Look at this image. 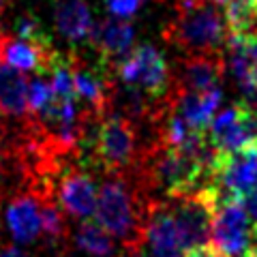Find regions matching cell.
<instances>
[{
    "label": "cell",
    "instance_id": "6da1fadb",
    "mask_svg": "<svg viewBox=\"0 0 257 257\" xmlns=\"http://www.w3.org/2000/svg\"><path fill=\"white\" fill-rule=\"evenodd\" d=\"M146 142H140L138 122L118 109H111L88 128L79 148L82 163L94 174H133L140 165Z\"/></svg>",
    "mask_w": 257,
    "mask_h": 257
},
{
    "label": "cell",
    "instance_id": "7a4b0ae2",
    "mask_svg": "<svg viewBox=\"0 0 257 257\" xmlns=\"http://www.w3.org/2000/svg\"><path fill=\"white\" fill-rule=\"evenodd\" d=\"M152 204L155 199L146 193L135 174L103 176L94 221L118 238L124 251L135 253L140 248Z\"/></svg>",
    "mask_w": 257,
    "mask_h": 257
},
{
    "label": "cell",
    "instance_id": "3957f363",
    "mask_svg": "<svg viewBox=\"0 0 257 257\" xmlns=\"http://www.w3.org/2000/svg\"><path fill=\"white\" fill-rule=\"evenodd\" d=\"M229 26L214 0H174V15L163 26V39L187 56L223 54Z\"/></svg>",
    "mask_w": 257,
    "mask_h": 257
},
{
    "label": "cell",
    "instance_id": "277c9868",
    "mask_svg": "<svg viewBox=\"0 0 257 257\" xmlns=\"http://www.w3.org/2000/svg\"><path fill=\"white\" fill-rule=\"evenodd\" d=\"M111 75L122 90L142 94L155 105L167 107V99L174 90V69L159 47L150 43L133 47L114 67Z\"/></svg>",
    "mask_w": 257,
    "mask_h": 257
},
{
    "label": "cell",
    "instance_id": "5b68a950",
    "mask_svg": "<svg viewBox=\"0 0 257 257\" xmlns=\"http://www.w3.org/2000/svg\"><path fill=\"white\" fill-rule=\"evenodd\" d=\"M257 187V142L246 146L219 152L212 170V182L204 191L212 197L214 206L227 199H242Z\"/></svg>",
    "mask_w": 257,
    "mask_h": 257
},
{
    "label": "cell",
    "instance_id": "8992f818",
    "mask_svg": "<svg viewBox=\"0 0 257 257\" xmlns=\"http://www.w3.org/2000/svg\"><path fill=\"white\" fill-rule=\"evenodd\" d=\"M92 176L94 172L88 170L79 157H75L67 161L54 178L56 202L60 204L69 219H75L77 223L88 221L96 212L99 191H96V182Z\"/></svg>",
    "mask_w": 257,
    "mask_h": 257
},
{
    "label": "cell",
    "instance_id": "52a82bcc",
    "mask_svg": "<svg viewBox=\"0 0 257 257\" xmlns=\"http://www.w3.org/2000/svg\"><path fill=\"white\" fill-rule=\"evenodd\" d=\"M187 253L189 251L180 236L170 199L167 202H155L148 212L142 242L135 255L138 257H187Z\"/></svg>",
    "mask_w": 257,
    "mask_h": 257
},
{
    "label": "cell",
    "instance_id": "ba28073f",
    "mask_svg": "<svg viewBox=\"0 0 257 257\" xmlns=\"http://www.w3.org/2000/svg\"><path fill=\"white\" fill-rule=\"evenodd\" d=\"M251 221L238 199H227L214 206L212 244L225 257H246L253 244Z\"/></svg>",
    "mask_w": 257,
    "mask_h": 257
},
{
    "label": "cell",
    "instance_id": "9c48e42d",
    "mask_svg": "<svg viewBox=\"0 0 257 257\" xmlns=\"http://www.w3.org/2000/svg\"><path fill=\"white\" fill-rule=\"evenodd\" d=\"M5 227L15 244H35L43 238L41 195L28 184H15L7 204Z\"/></svg>",
    "mask_w": 257,
    "mask_h": 257
},
{
    "label": "cell",
    "instance_id": "30bf717a",
    "mask_svg": "<svg viewBox=\"0 0 257 257\" xmlns=\"http://www.w3.org/2000/svg\"><path fill=\"white\" fill-rule=\"evenodd\" d=\"M172 212L178 223L180 236L187 251L197 246H206L212 240V221H214V202L206 191L193 193L187 197L170 199Z\"/></svg>",
    "mask_w": 257,
    "mask_h": 257
},
{
    "label": "cell",
    "instance_id": "8fae6325",
    "mask_svg": "<svg viewBox=\"0 0 257 257\" xmlns=\"http://www.w3.org/2000/svg\"><path fill=\"white\" fill-rule=\"evenodd\" d=\"M62 52L56 47H43L32 41H24L13 32L0 28V64L18 69L22 73L47 75L60 60Z\"/></svg>",
    "mask_w": 257,
    "mask_h": 257
},
{
    "label": "cell",
    "instance_id": "7c38bea8",
    "mask_svg": "<svg viewBox=\"0 0 257 257\" xmlns=\"http://www.w3.org/2000/svg\"><path fill=\"white\" fill-rule=\"evenodd\" d=\"M208 142L212 144L216 152H231L253 144V114L246 101H238L221 114H216L208 126Z\"/></svg>",
    "mask_w": 257,
    "mask_h": 257
},
{
    "label": "cell",
    "instance_id": "4fadbf2b",
    "mask_svg": "<svg viewBox=\"0 0 257 257\" xmlns=\"http://www.w3.org/2000/svg\"><path fill=\"white\" fill-rule=\"evenodd\" d=\"M133 39L135 28L131 22L126 18L107 15L105 20H101L94 26L90 39V47L96 54V62L111 73L116 64L133 50Z\"/></svg>",
    "mask_w": 257,
    "mask_h": 257
},
{
    "label": "cell",
    "instance_id": "5bb4252c",
    "mask_svg": "<svg viewBox=\"0 0 257 257\" xmlns=\"http://www.w3.org/2000/svg\"><path fill=\"white\" fill-rule=\"evenodd\" d=\"M227 67L246 99L257 96V30L229 32L227 37Z\"/></svg>",
    "mask_w": 257,
    "mask_h": 257
},
{
    "label": "cell",
    "instance_id": "9a60e30c",
    "mask_svg": "<svg viewBox=\"0 0 257 257\" xmlns=\"http://www.w3.org/2000/svg\"><path fill=\"white\" fill-rule=\"evenodd\" d=\"M227 58L223 54L187 56L174 71V84L180 90H216L223 84Z\"/></svg>",
    "mask_w": 257,
    "mask_h": 257
},
{
    "label": "cell",
    "instance_id": "2e32d148",
    "mask_svg": "<svg viewBox=\"0 0 257 257\" xmlns=\"http://www.w3.org/2000/svg\"><path fill=\"white\" fill-rule=\"evenodd\" d=\"M67 246L77 257H124V246L96 221H79L71 229ZM64 246V248H67Z\"/></svg>",
    "mask_w": 257,
    "mask_h": 257
},
{
    "label": "cell",
    "instance_id": "e0dca14e",
    "mask_svg": "<svg viewBox=\"0 0 257 257\" xmlns=\"http://www.w3.org/2000/svg\"><path fill=\"white\" fill-rule=\"evenodd\" d=\"M54 24L56 30L73 45H90L96 26L86 0H56Z\"/></svg>",
    "mask_w": 257,
    "mask_h": 257
},
{
    "label": "cell",
    "instance_id": "ac0fdd59",
    "mask_svg": "<svg viewBox=\"0 0 257 257\" xmlns=\"http://www.w3.org/2000/svg\"><path fill=\"white\" fill-rule=\"evenodd\" d=\"M28 88L30 79L18 69L0 64V118L18 120L26 124L30 118L28 109Z\"/></svg>",
    "mask_w": 257,
    "mask_h": 257
},
{
    "label": "cell",
    "instance_id": "d6986e66",
    "mask_svg": "<svg viewBox=\"0 0 257 257\" xmlns=\"http://www.w3.org/2000/svg\"><path fill=\"white\" fill-rule=\"evenodd\" d=\"M227 20L229 32L257 30V0H214Z\"/></svg>",
    "mask_w": 257,
    "mask_h": 257
},
{
    "label": "cell",
    "instance_id": "ffe728a7",
    "mask_svg": "<svg viewBox=\"0 0 257 257\" xmlns=\"http://www.w3.org/2000/svg\"><path fill=\"white\" fill-rule=\"evenodd\" d=\"M13 35H18L24 41H32L43 47H54V41L50 32L45 30L43 22L37 18L35 13H22L13 24Z\"/></svg>",
    "mask_w": 257,
    "mask_h": 257
},
{
    "label": "cell",
    "instance_id": "44dd1931",
    "mask_svg": "<svg viewBox=\"0 0 257 257\" xmlns=\"http://www.w3.org/2000/svg\"><path fill=\"white\" fill-rule=\"evenodd\" d=\"M11 176H15V163H13V135L7 128L5 120L0 118V206L7 193V182Z\"/></svg>",
    "mask_w": 257,
    "mask_h": 257
},
{
    "label": "cell",
    "instance_id": "7402d4cb",
    "mask_svg": "<svg viewBox=\"0 0 257 257\" xmlns=\"http://www.w3.org/2000/svg\"><path fill=\"white\" fill-rule=\"evenodd\" d=\"M107 7V11L116 18H131L140 11V7L144 5V0H103Z\"/></svg>",
    "mask_w": 257,
    "mask_h": 257
},
{
    "label": "cell",
    "instance_id": "603a6c76",
    "mask_svg": "<svg viewBox=\"0 0 257 257\" xmlns=\"http://www.w3.org/2000/svg\"><path fill=\"white\" fill-rule=\"evenodd\" d=\"M240 204H242L248 221H251V225H253V231H257V187L253 191H248L246 195L240 199Z\"/></svg>",
    "mask_w": 257,
    "mask_h": 257
},
{
    "label": "cell",
    "instance_id": "cb8c5ba5",
    "mask_svg": "<svg viewBox=\"0 0 257 257\" xmlns=\"http://www.w3.org/2000/svg\"><path fill=\"white\" fill-rule=\"evenodd\" d=\"M187 257H225L219 248H214V246H197V248H193V251L187 253Z\"/></svg>",
    "mask_w": 257,
    "mask_h": 257
},
{
    "label": "cell",
    "instance_id": "d4e9b609",
    "mask_svg": "<svg viewBox=\"0 0 257 257\" xmlns=\"http://www.w3.org/2000/svg\"><path fill=\"white\" fill-rule=\"evenodd\" d=\"M0 257H28L24 251H20L18 246H11V244H3L0 246Z\"/></svg>",
    "mask_w": 257,
    "mask_h": 257
},
{
    "label": "cell",
    "instance_id": "484cf974",
    "mask_svg": "<svg viewBox=\"0 0 257 257\" xmlns=\"http://www.w3.org/2000/svg\"><path fill=\"white\" fill-rule=\"evenodd\" d=\"M251 248H255V251H257V231H253V244H251Z\"/></svg>",
    "mask_w": 257,
    "mask_h": 257
},
{
    "label": "cell",
    "instance_id": "4316f807",
    "mask_svg": "<svg viewBox=\"0 0 257 257\" xmlns=\"http://www.w3.org/2000/svg\"><path fill=\"white\" fill-rule=\"evenodd\" d=\"M0 246H3V242H0Z\"/></svg>",
    "mask_w": 257,
    "mask_h": 257
}]
</instances>
